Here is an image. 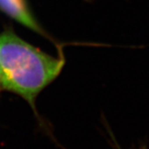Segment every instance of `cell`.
<instances>
[{
	"label": "cell",
	"mask_w": 149,
	"mask_h": 149,
	"mask_svg": "<svg viewBox=\"0 0 149 149\" xmlns=\"http://www.w3.org/2000/svg\"><path fill=\"white\" fill-rule=\"evenodd\" d=\"M63 65L64 59L44 53L13 32L0 35L2 90L21 96L35 113L37 96L58 76Z\"/></svg>",
	"instance_id": "6da1fadb"
},
{
	"label": "cell",
	"mask_w": 149,
	"mask_h": 149,
	"mask_svg": "<svg viewBox=\"0 0 149 149\" xmlns=\"http://www.w3.org/2000/svg\"><path fill=\"white\" fill-rule=\"evenodd\" d=\"M2 90V86H1V83H0V91Z\"/></svg>",
	"instance_id": "3957f363"
},
{
	"label": "cell",
	"mask_w": 149,
	"mask_h": 149,
	"mask_svg": "<svg viewBox=\"0 0 149 149\" xmlns=\"http://www.w3.org/2000/svg\"><path fill=\"white\" fill-rule=\"evenodd\" d=\"M0 9L25 27L42 32L28 8L26 0H0Z\"/></svg>",
	"instance_id": "7a4b0ae2"
}]
</instances>
